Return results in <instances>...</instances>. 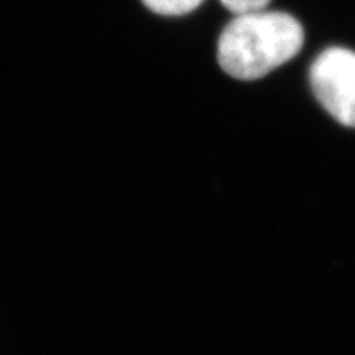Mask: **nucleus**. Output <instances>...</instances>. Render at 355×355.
<instances>
[{
	"instance_id": "nucleus-1",
	"label": "nucleus",
	"mask_w": 355,
	"mask_h": 355,
	"mask_svg": "<svg viewBox=\"0 0 355 355\" xmlns=\"http://www.w3.org/2000/svg\"><path fill=\"white\" fill-rule=\"evenodd\" d=\"M305 33L286 12L237 15L218 40L220 69L237 80H258L301 52Z\"/></svg>"
},
{
	"instance_id": "nucleus-2",
	"label": "nucleus",
	"mask_w": 355,
	"mask_h": 355,
	"mask_svg": "<svg viewBox=\"0 0 355 355\" xmlns=\"http://www.w3.org/2000/svg\"><path fill=\"white\" fill-rule=\"evenodd\" d=\"M309 83L327 113L355 129V52L339 46L321 52L309 69Z\"/></svg>"
},
{
	"instance_id": "nucleus-3",
	"label": "nucleus",
	"mask_w": 355,
	"mask_h": 355,
	"mask_svg": "<svg viewBox=\"0 0 355 355\" xmlns=\"http://www.w3.org/2000/svg\"><path fill=\"white\" fill-rule=\"evenodd\" d=\"M151 12L163 17H181L196 10L205 0H141Z\"/></svg>"
},
{
	"instance_id": "nucleus-4",
	"label": "nucleus",
	"mask_w": 355,
	"mask_h": 355,
	"mask_svg": "<svg viewBox=\"0 0 355 355\" xmlns=\"http://www.w3.org/2000/svg\"><path fill=\"white\" fill-rule=\"evenodd\" d=\"M270 2L271 0H220V3L236 17L265 10Z\"/></svg>"
}]
</instances>
